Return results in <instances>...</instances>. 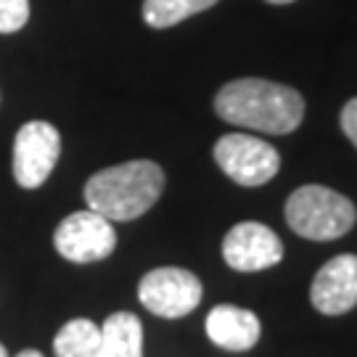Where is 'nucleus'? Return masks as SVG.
<instances>
[{
    "mask_svg": "<svg viewBox=\"0 0 357 357\" xmlns=\"http://www.w3.org/2000/svg\"><path fill=\"white\" fill-rule=\"evenodd\" d=\"M215 112L230 125L268 135H286L302 125L305 101L289 85L243 77L220 88Z\"/></svg>",
    "mask_w": 357,
    "mask_h": 357,
    "instance_id": "f257e3e1",
    "label": "nucleus"
},
{
    "mask_svg": "<svg viewBox=\"0 0 357 357\" xmlns=\"http://www.w3.org/2000/svg\"><path fill=\"white\" fill-rule=\"evenodd\" d=\"M165 191V172L156 162L135 159L106 167L85 183V204L112 222L146 215Z\"/></svg>",
    "mask_w": 357,
    "mask_h": 357,
    "instance_id": "f03ea898",
    "label": "nucleus"
},
{
    "mask_svg": "<svg viewBox=\"0 0 357 357\" xmlns=\"http://www.w3.org/2000/svg\"><path fill=\"white\" fill-rule=\"evenodd\" d=\"M357 220L355 204L326 185H302L286 202L289 228L310 241H333L352 230Z\"/></svg>",
    "mask_w": 357,
    "mask_h": 357,
    "instance_id": "7ed1b4c3",
    "label": "nucleus"
},
{
    "mask_svg": "<svg viewBox=\"0 0 357 357\" xmlns=\"http://www.w3.org/2000/svg\"><path fill=\"white\" fill-rule=\"evenodd\" d=\"M215 162L233 183L257 188L275 178L281 156L270 143L259 141L255 135L228 132L215 143Z\"/></svg>",
    "mask_w": 357,
    "mask_h": 357,
    "instance_id": "20e7f679",
    "label": "nucleus"
},
{
    "mask_svg": "<svg viewBox=\"0 0 357 357\" xmlns=\"http://www.w3.org/2000/svg\"><path fill=\"white\" fill-rule=\"evenodd\" d=\"M202 281L191 270L156 268L146 273L138 283L141 305L159 318H185L202 302Z\"/></svg>",
    "mask_w": 357,
    "mask_h": 357,
    "instance_id": "39448f33",
    "label": "nucleus"
},
{
    "mask_svg": "<svg viewBox=\"0 0 357 357\" xmlns=\"http://www.w3.org/2000/svg\"><path fill=\"white\" fill-rule=\"evenodd\" d=\"M61 156V135L51 122H26L16 132L13 141V178L16 183L32 191L51 178L53 167Z\"/></svg>",
    "mask_w": 357,
    "mask_h": 357,
    "instance_id": "423d86ee",
    "label": "nucleus"
},
{
    "mask_svg": "<svg viewBox=\"0 0 357 357\" xmlns=\"http://www.w3.org/2000/svg\"><path fill=\"white\" fill-rule=\"evenodd\" d=\"M53 246L56 252L77 265H90L98 262L114 252L116 246V230L112 220L93 212V209H82L69 215L53 233Z\"/></svg>",
    "mask_w": 357,
    "mask_h": 357,
    "instance_id": "0eeeda50",
    "label": "nucleus"
},
{
    "mask_svg": "<svg viewBox=\"0 0 357 357\" xmlns=\"http://www.w3.org/2000/svg\"><path fill=\"white\" fill-rule=\"evenodd\" d=\"M222 257L228 268L238 273H259L283 259V243L262 222H238L228 230L222 241Z\"/></svg>",
    "mask_w": 357,
    "mask_h": 357,
    "instance_id": "6e6552de",
    "label": "nucleus"
},
{
    "mask_svg": "<svg viewBox=\"0 0 357 357\" xmlns=\"http://www.w3.org/2000/svg\"><path fill=\"white\" fill-rule=\"evenodd\" d=\"M312 307L323 315H344L357 305V255H339L318 270L312 289Z\"/></svg>",
    "mask_w": 357,
    "mask_h": 357,
    "instance_id": "1a4fd4ad",
    "label": "nucleus"
},
{
    "mask_svg": "<svg viewBox=\"0 0 357 357\" xmlns=\"http://www.w3.org/2000/svg\"><path fill=\"white\" fill-rule=\"evenodd\" d=\"M259 318L252 310L236 305H217L206 315V336L225 352H249L259 342Z\"/></svg>",
    "mask_w": 357,
    "mask_h": 357,
    "instance_id": "9d476101",
    "label": "nucleus"
},
{
    "mask_svg": "<svg viewBox=\"0 0 357 357\" xmlns=\"http://www.w3.org/2000/svg\"><path fill=\"white\" fill-rule=\"evenodd\" d=\"M103 357H143V326L132 312H114L101 326Z\"/></svg>",
    "mask_w": 357,
    "mask_h": 357,
    "instance_id": "9b49d317",
    "label": "nucleus"
},
{
    "mask_svg": "<svg viewBox=\"0 0 357 357\" xmlns=\"http://www.w3.org/2000/svg\"><path fill=\"white\" fill-rule=\"evenodd\" d=\"M56 357H103L101 326L88 318L69 320L53 339Z\"/></svg>",
    "mask_w": 357,
    "mask_h": 357,
    "instance_id": "f8f14e48",
    "label": "nucleus"
},
{
    "mask_svg": "<svg viewBox=\"0 0 357 357\" xmlns=\"http://www.w3.org/2000/svg\"><path fill=\"white\" fill-rule=\"evenodd\" d=\"M215 3L217 0H143V19L153 29H167L212 8Z\"/></svg>",
    "mask_w": 357,
    "mask_h": 357,
    "instance_id": "ddd939ff",
    "label": "nucleus"
},
{
    "mask_svg": "<svg viewBox=\"0 0 357 357\" xmlns=\"http://www.w3.org/2000/svg\"><path fill=\"white\" fill-rule=\"evenodd\" d=\"M29 19V0H0V35L19 32Z\"/></svg>",
    "mask_w": 357,
    "mask_h": 357,
    "instance_id": "4468645a",
    "label": "nucleus"
},
{
    "mask_svg": "<svg viewBox=\"0 0 357 357\" xmlns=\"http://www.w3.org/2000/svg\"><path fill=\"white\" fill-rule=\"evenodd\" d=\"M342 130H344V135L355 143V149H357V98H352V101L342 109Z\"/></svg>",
    "mask_w": 357,
    "mask_h": 357,
    "instance_id": "2eb2a0df",
    "label": "nucleus"
},
{
    "mask_svg": "<svg viewBox=\"0 0 357 357\" xmlns=\"http://www.w3.org/2000/svg\"><path fill=\"white\" fill-rule=\"evenodd\" d=\"M16 357H43V352H38V349H22Z\"/></svg>",
    "mask_w": 357,
    "mask_h": 357,
    "instance_id": "dca6fc26",
    "label": "nucleus"
},
{
    "mask_svg": "<svg viewBox=\"0 0 357 357\" xmlns=\"http://www.w3.org/2000/svg\"><path fill=\"white\" fill-rule=\"evenodd\" d=\"M268 3H273V6H286V3H294V0H268Z\"/></svg>",
    "mask_w": 357,
    "mask_h": 357,
    "instance_id": "f3484780",
    "label": "nucleus"
},
{
    "mask_svg": "<svg viewBox=\"0 0 357 357\" xmlns=\"http://www.w3.org/2000/svg\"><path fill=\"white\" fill-rule=\"evenodd\" d=\"M0 357H8V352H6V347L0 344Z\"/></svg>",
    "mask_w": 357,
    "mask_h": 357,
    "instance_id": "a211bd4d",
    "label": "nucleus"
}]
</instances>
